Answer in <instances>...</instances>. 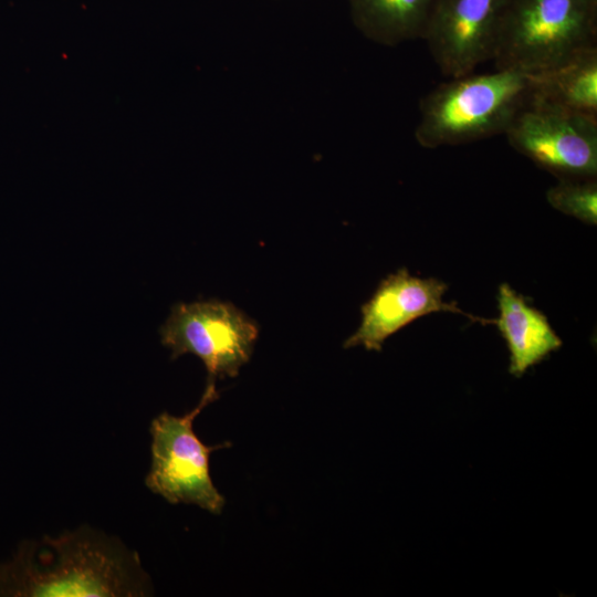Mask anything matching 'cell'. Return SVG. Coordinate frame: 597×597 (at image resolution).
Instances as JSON below:
<instances>
[{
  "instance_id": "cell-5",
  "label": "cell",
  "mask_w": 597,
  "mask_h": 597,
  "mask_svg": "<svg viewBox=\"0 0 597 597\" xmlns=\"http://www.w3.org/2000/svg\"><path fill=\"white\" fill-rule=\"evenodd\" d=\"M159 332L172 359L192 354L202 360L212 379L238 376L259 336L252 318L218 300L174 305Z\"/></svg>"
},
{
  "instance_id": "cell-1",
  "label": "cell",
  "mask_w": 597,
  "mask_h": 597,
  "mask_svg": "<svg viewBox=\"0 0 597 597\" xmlns=\"http://www.w3.org/2000/svg\"><path fill=\"white\" fill-rule=\"evenodd\" d=\"M151 584L138 554L82 525L59 536L24 541L0 565V596H147Z\"/></svg>"
},
{
  "instance_id": "cell-2",
  "label": "cell",
  "mask_w": 597,
  "mask_h": 597,
  "mask_svg": "<svg viewBox=\"0 0 597 597\" xmlns=\"http://www.w3.org/2000/svg\"><path fill=\"white\" fill-rule=\"evenodd\" d=\"M530 95V74L514 69L452 77L422 98L415 138L438 148L505 134Z\"/></svg>"
},
{
  "instance_id": "cell-6",
  "label": "cell",
  "mask_w": 597,
  "mask_h": 597,
  "mask_svg": "<svg viewBox=\"0 0 597 597\" xmlns=\"http://www.w3.org/2000/svg\"><path fill=\"white\" fill-rule=\"evenodd\" d=\"M504 135L512 148L558 179L597 176V117L530 101Z\"/></svg>"
},
{
  "instance_id": "cell-4",
  "label": "cell",
  "mask_w": 597,
  "mask_h": 597,
  "mask_svg": "<svg viewBox=\"0 0 597 597\" xmlns=\"http://www.w3.org/2000/svg\"><path fill=\"white\" fill-rule=\"evenodd\" d=\"M219 398L214 379L208 378L199 404L184 416L166 411L151 420V467L145 484L171 504H195L220 514L224 498L214 486L209 467L210 454L230 442L206 446L193 431L199 413Z\"/></svg>"
},
{
  "instance_id": "cell-7",
  "label": "cell",
  "mask_w": 597,
  "mask_h": 597,
  "mask_svg": "<svg viewBox=\"0 0 597 597\" xmlns=\"http://www.w3.org/2000/svg\"><path fill=\"white\" fill-rule=\"evenodd\" d=\"M506 0H436L423 40L440 71L467 75L493 59Z\"/></svg>"
},
{
  "instance_id": "cell-9",
  "label": "cell",
  "mask_w": 597,
  "mask_h": 597,
  "mask_svg": "<svg viewBox=\"0 0 597 597\" xmlns=\"http://www.w3.org/2000/svg\"><path fill=\"white\" fill-rule=\"evenodd\" d=\"M496 298L500 315L495 325L510 350L509 371L521 377L557 350L563 342L547 317L507 283L499 286Z\"/></svg>"
},
{
  "instance_id": "cell-3",
  "label": "cell",
  "mask_w": 597,
  "mask_h": 597,
  "mask_svg": "<svg viewBox=\"0 0 597 597\" xmlns=\"http://www.w3.org/2000/svg\"><path fill=\"white\" fill-rule=\"evenodd\" d=\"M596 43L597 0H506L492 60L535 73Z\"/></svg>"
},
{
  "instance_id": "cell-11",
  "label": "cell",
  "mask_w": 597,
  "mask_h": 597,
  "mask_svg": "<svg viewBox=\"0 0 597 597\" xmlns=\"http://www.w3.org/2000/svg\"><path fill=\"white\" fill-rule=\"evenodd\" d=\"M436 0H349L354 24L385 45L423 39Z\"/></svg>"
},
{
  "instance_id": "cell-12",
  "label": "cell",
  "mask_w": 597,
  "mask_h": 597,
  "mask_svg": "<svg viewBox=\"0 0 597 597\" xmlns=\"http://www.w3.org/2000/svg\"><path fill=\"white\" fill-rule=\"evenodd\" d=\"M547 202L556 210L590 226L597 223V181L559 179L546 192Z\"/></svg>"
},
{
  "instance_id": "cell-8",
  "label": "cell",
  "mask_w": 597,
  "mask_h": 597,
  "mask_svg": "<svg viewBox=\"0 0 597 597\" xmlns=\"http://www.w3.org/2000/svg\"><path fill=\"white\" fill-rule=\"evenodd\" d=\"M444 282L413 276L406 268L384 279L373 296L362 306V322L344 343V348L364 346L380 352L385 341L415 320L434 312L462 314L472 322L495 324L463 312L455 302H446Z\"/></svg>"
},
{
  "instance_id": "cell-10",
  "label": "cell",
  "mask_w": 597,
  "mask_h": 597,
  "mask_svg": "<svg viewBox=\"0 0 597 597\" xmlns=\"http://www.w3.org/2000/svg\"><path fill=\"white\" fill-rule=\"evenodd\" d=\"M528 74L530 101L597 117V46Z\"/></svg>"
}]
</instances>
